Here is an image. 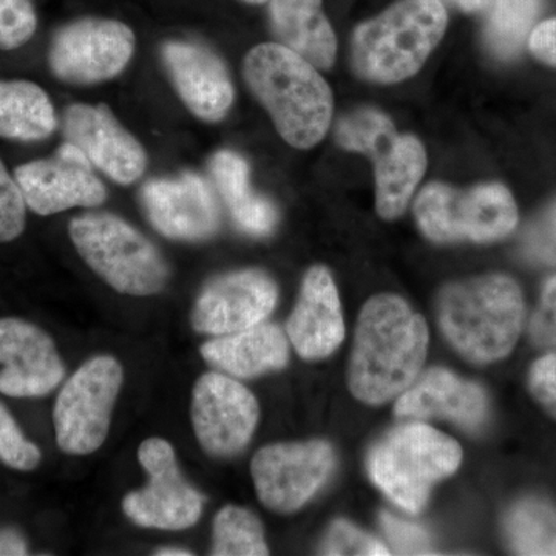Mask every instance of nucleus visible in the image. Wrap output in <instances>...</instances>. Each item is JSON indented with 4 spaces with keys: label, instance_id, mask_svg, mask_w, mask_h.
Masks as SVG:
<instances>
[{
    "label": "nucleus",
    "instance_id": "39",
    "mask_svg": "<svg viewBox=\"0 0 556 556\" xmlns=\"http://www.w3.org/2000/svg\"><path fill=\"white\" fill-rule=\"evenodd\" d=\"M445 2L464 13H479L489 9L493 0H445Z\"/></svg>",
    "mask_w": 556,
    "mask_h": 556
},
{
    "label": "nucleus",
    "instance_id": "7",
    "mask_svg": "<svg viewBox=\"0 0 556 556\" xmlns=\"http://www.w3.org/2000/svg\"><path fill=\"white\" fill-rule=\"evenodd\" d=\"M70 239L94 273L123 294H159L169 280L166 260L141 232L112 214L73 218Z\"/></svg>",
    "mask_w": 556,
    "mask_h": 556
},
{
    "label": "nucleus",
    "instance_id": "35",
    "mask_svg": "<svg viewBox=\"0 0 556 556\" xmlns=\"http://www.w3.org/2000/svg\"><path fill=\"white\" fill-rule=\"evenodd\" d=\"M529 338L538 348H556V276L544 285L529 324Z\"/></svg>",
    "mask_w": 556,
    "mask_h": 556
},
{
    "label": "nucleus",
    "instance_id": "41",
    "mask_svg": "<svg viewBox=\"0 0 556 556\" xmlns=\"http://www.w3.org/2000/svg\"><path fill=\"white\" fill-rule=\"evenodd\" d=\"M243 2L252 3V5H260V3L269 2V0H243Z\"/></svg>",
    "mask_w": 556,
    "mask_h": 556
},
{
    "label": "nucleus",
    "instance_id": "40",
    "mask_svg": "<svg viewBox=\"0 0 556 556\" xmlns=\"http://www.w3.org/2000/svg\"><path fill=\"white\" fill-rule=\"evenodd\" d=\"M155 555L160 556H190V552L185 551V548H178V547H163L159 548V551L155 552Z\"/></svg>",
    "mask_w": 556,
    "mask_h": 556
},
{
    "label": "nucleus",
    "instance_id": "30",
    "mask_svg": "<svg viewBox=\"0 0 556 556\" xmlns=\"http://www.w3.org/2000/svg\"><path fill=\"white\" fill-rule=\"evenodd\" d=\"M40 459V450L22 434L14 417L0 404V460L16 470L30 471Z\"/></svg>",
    "mask_w": 556,
    "mask_h": 556
},
{
    "label": "nucleus",
    "instance_id": "31",
    "mask_svg": "<svg viewBox=\"0 0 556 556\" xmlns=\"http://www.w3.org/2000/svg\"><path fill=\"white\" fill-rule=\"evenodd\" d=\"M321 555H390L386 544L362 532L356 526L338 519L329 526L320 544Z\"/></svg>",
    "mask_w": 556,
    "mask_h": 556
},
{
    "label": "nucleus",
    "instance_id": "37",
    "mask_svg": "<svg viewBox=\"0 0 556 556\" xmlns=\"http://www.w3.org/2000/svg\"><path fill=\"white\" fill-rule=\"evenodd\" d=\"M529 50L541 62L556 67V20L541 22L529 36Z\"/></svg>",
    "mask_w": 556,
    "mask_h": 556
},
{
    "label": "nucleus",
    "instance_id": "23",
    "mask_svg": "<svg viewBox=\"0 0 556 556\" xmlns=\"http://www.w3.org/2000/svg\"><path fill=\"white\" fill-rule=\"evenodd\" d=\"M270 30L318 70H329L338 56V38L321 9V0H269Z\"/></svg>",
    "mask_w": 556,
    "mask_h": 556
},
{
    "label": "nucleus",
    "instance_id": "14",
    "mask_svg": "<svg viewBox=\"0 0 556 556\" xmlns=\"http://www.w3.org/2000/svg\"><path fill=\"white\" fill-rule=\"evenodd\" d=\"M27 207L35 214H60L72 207H97L108 190L91 170L83 150L65 141L53 159L36 160L14 170Z\"/></svg>",
    "mask_w": 556,
    "mask_h": 556
},
{
    "label": "nucleus",
    "instance_id": "4",
    "mask_svg": "<svg viewBox=\"0 0 556 556\" xmlns=\"http://www.w3.org/2000/svg\"><path fill=\"white\" fill-rule=\"evenodd\" d=\"M442 0H397L354 30L351 62L362 79L396 84L415 76L447 31Z\"/></svg>",
    "mask_w": 556,
    "mask_h": 556
},
{
    "label": "nucleus",
    "instance_id": "36",
    "mask_svg": "<svg viewBox=\"0 0 556 556\" xmlns=\"http://www.w3.org/2000/svg\"><path fill=\"white\" fill-rule=\"evenodd\" d=\"M529 388L541 407L556 416V354L541 357L532 365Z\"/></svg>",
    "mask_w": 556,
    "mask_h": 556
},
{
    "label": "nucleus",
    "instance_id": "1",
    "mask_svg": "<svg viewBox=\"0 0 556 556\" xmlns=\"http://www.w3.org/2000/svg\"><path fill=\"white\" fill-rule=\"evenodd\" d=\"M427 350L426 318L397 295H375L358 316L348 365L351 393L368 405L401 396L419 376Z\"/></svg>",
    "mask_w": 556,
    "mask_h": 556
},
{
    "label": "nucleus",
    "instance_id": "17",
    "mask_svg": "<svg viewBox=\"0 0 556 556\" xmlns=\"http://www.w3.org/2000/svg\"><path fill=\"white\" fill-rule=\"evenodd\" d=\"M0 393L9 397H40L65 376L53 339L21 318H0Z\"/></svg>",
    "mask_w": 556,
    "mask_h": 556
},
{
    "label": "nucleus",
    "instance_id": "19",
    "mask_svg": "<svg viewBox=\"0 0 556 556\" xmlns=\"http://www.w3.org/2000/svg\"><path fill=\"white\" fill-rule=\"evenodd\" d=\"M163 61L179 98L197 118L217 123L232 108L233 86L218 54L190 42H167Z\"/></svg>",
    "mask_w": 556,
    "mask_h": 556
},
{
    "label": "nucleus",
    "instance_id": "33",
    "mask_svg": "<svg viewBox=\"0 0 556 556\" xmlns=\"http://www.w3.org/2000/svg\"><path fill=\"white\" fill-rule=\"evenodd\" d=\"M27 223V203L16 178L0 160V243L16 240Z\"/></svg>",
    "mask_w": 556,
    "mask_h": 556
},
{
    "label": "nucleus",
    "instance_id": "10",
    "mask_svg": "<svg viewBox=\"0 0 556 556\" xmlns=\"http://www.w3.org/2000/svg\"><path fill=\"white\" fill-rule=\"evenodd\" d=\"M334 467V450L328 442H289L258 450L251 473L263 506L292 514L316 495Z\"/></svg>",
    "mask_w": 556,
    "mask_h": 556
},
{
    "label": "nucleus",
    "instance_id": "38",
    "mask_svg": "<svg viewBox=\"0 0 556 556\" xmlns=\"http://www.w3.org/2000/svg\"><path fill=\"white\" fill-rule=\"evenodd\" d=\"M27 554V544L21 533L13 529L0 530V556Z\"/></svg>",
    "mask_w": 556,
    "mask_h": 556
},
{
    "label": "nucleus",
    "instance_id": "6",
    "mask_svg": "<svg viewBox=\"0 0 556 556\" xmlns=\"http://www.w3.org/2000/svg\"><path fill=\"white\" fill-rule=\"evenodd\" d=\"M336 141L340 148L364 153L375 163L379 217H401L427 170L422 142L413 135L399 134L390 116L375 108L345 113L336 126Z\"/></svg>",
    "mask_w": 556,
    "mask_h": 556
},
{
    "label": "nucleus",
    "instance_id": "27",
    "mask_svg": "<svg viewBox=\"0 0 556 556\" xmlns=\"http://www.w3.org/2000/svg\"><path fill=\"white\" fill-rule=\"evenodd\" d=\"M508 547L517 555H556V510L538 497L519 501L504 519Z\"/></svg>",
    "mask_w": 556,
    "mask_h": 556
},
{
    "label": "nucleus",
    "instance_id": "12",
    "mask_svg": "<svg viewBox=\"0 0 556 556\" xmlns=\"http://www.w3.org/2000/svg\"><path fill=\"white\" fill-rule=\"evenodd\" d=\"M135 50L134 31L109 20H80L56 31L49 50L51 73L62 83L90 86L118 76Z\"/></svg>",
    "mask_w": 556,
    "mask_h": 556
},
{
    "label": "nucleus",
    "instance_id": "25",
    "mask_svg": "<svg viewBox=\"0 0 556 556\" xmlns=\"http://www.w3.org/2000/svg\"><path fill=\"white\" fill-rule=\"evenodd\" d=\"M56 127L53 102L42 87L31 80H0V138L42 141Z\"/></svg>",
    "mask_w": 556,
    "mask_h": 556
},
{
    "label": "nucleus",
    "instance_id": "15",
    "mask_svg": "<svg viewBox=\"0 0 556 556\" xmlns=\"http://www.w3.org/2000/svg\"><path fill=\"white\" fill-rule=\"evenodd\" d=\"M278 291L268 274L239 270L212 280L197 299L192 325L201 334L226 336L262 324L276 308Z\"/></svg>",
    "mask_w": 556,
    "mask_h": 556
},
{
    "label": "nucleus",
    "instance_id": "32",
    "mask_svg": "<svg viewBox=\"0 0 556 556\" xmlns=\"http://www.w3.org/2000/svg\"><path fill=\"white\" fill-rule=\"evenodd\" d=\"M521 252L536 265L556 266V203L530 223L522 233Z\"/></svg>",
    "mask_w": 556,
    "mask_h": 556
},
{
    "label": "nucleus",
    "instance_id": "29",
    "mask_svg": "<svg viewBox=\"0 0 556 556\" xmlns=\"http://www.w3.org/2000/svg\"><path fill=\"white\" fill-rule=\"evenodd\" d=\"M38 27L31 0H0V50L21 49Z\"/></svg>",
    "mask_w": 556,
    "mask_h": 556
},
{
    "label": "nucleus",
    "instance_id": "13",
    "mask_svg": "<svg viewBox=\"0 0 556 556\" xmlns=\"http://www.w3.org/2000/svg\"><path fill=\"white\" fill-rule=\"evenodd\" d=\"M257 399L237 380L207 372L197 380L192 394L195 437L207 455L229 457L247 447L257 427Z\"/></svg>",
    "mask_w": 556,
    "mask_h": 556
},
{
    "label": "nucleus",
    "instance_id": "2",
    "mask_svg": "<svg viewBox=\"0 0 556 556\" xmlns=\"http://www.w3.org/2000/svg\"><path fill=\"white\" fill-rule=\"evenodd\" d=\"M243 75L292 148H314L328 134L334 110L331 89L305 58L278 42L260 43L244 58Z\"/></svg>",
    "mask_w": 556,
    "mask_h": 556
},
{
    "label": "nucleus",
    "instance_id": "18",
    "mask_svg": "<svg viewBox=\"0 0 556 556\" xmlns=\"http://www.w3.org/2000/svg\"><path fill=\"white\" fill-rule=\"evenodd\" d=\"M141 197L150 223L167 239L206 240L218 230L217 201L200 175L155 179L142 188Z\"/></svg>",
    "mask_w": 556,
    "mask_h": 556
},
{
    "label": "nucleus",
    "instance_id": "11",
    "mask_svg": "<svg viewBox=\"0 0 556 556\" xmlns=\"http://www.w3.org/2000/svg\"><path fill=\"white\" fill-rule=\"evenodd\" d=\"M138 459L150 475L149 484L124 497V514L148 529L182 530L197 525L204 496L182 478L169 442L148 439L138 450Z\"/></svg>",
    "mask_w": 556,
    "mask_h": 556
},
{
    "label": "nucleus",
    "instance_id": "3",
    "mask_svg": "<svg viewBox=\"0 0 556 556\" xmlns=\"http://www.w3.org/2000/svg\"><path fill=\"white\" fill-rule=\"evenodd\" d=\"M438 320L460 356L478 365L493 364L517 345L525 299L517 281L503 274L467 278L442 289Z\"/></svg>",
    "mask_w": 556,
    "mask_h": 556
},
{
    "label": "nucleus",
    "instance_id": "20",
    "mask_svg": "<svg viewBox=\"0 0 556 556\" xmlns=\"http://www.w3.org/2000/svg\"><path fill=\"white\" fill-rule=\"evenodd\" d=\"M394 415L407 420H450L464 430L478 431L489 416V401L477 383L448 369L431 368L399 396Z\"/></svg>",
    "mask_w": 556,
    "mask_h": 556
},
{
    "label": "nucleus",
    "instance_id": "9",
    "mask_svg": "<svg viewBox=\"0 0 556 556\" xmlns=\"http://www.w3.org/2000/svg\"><path fill=\"white\" fill-rule=\"evenodd\" d=\"M121 386L123 368L110 356L90 358L67 380L53 412L62 452L90 455L104 444Z\"/></svg>",
    "mask_w": 556,
    "mask_h": 556
},
{
    "label": "nucleus",
    "instance_id": "34",
    "mask_svg": "<svg viewBox=\"0 0 556 556\" xmlns=\"http://www.w3.org/2000/svg\"><path fill=\"white\" fill-rule=\"evenodd\" d=\"M380 525L388 543L397 555H433V544L427 530L404 519L393 517L388 511L380 514Z\"/></svg>",
    "mask_w": 556,
    "mask_h": 556
},
{
    "label": "nucleus",
    "instance_id": "28",
    "mask_svg": "<svg viewBox=\"0 0 556 556\" xmlns=\"http://www.w3.org/2000/svg\"><path fill=\"white\" fill-rule=\"evenodd\" d=\"M269 548L262 522L252 511L237 506H226L218 511L212 530V555L263 556Z\"/></svg>",
    "mask_w": 556,
    "mask_h": 556
},
{
    "label": "nucleus",
    "instance_id": "16",
    "mask_svg": "<svg viewBox=\"0 0 556 556\" xmlns=\"http://www.w3.org/2000/svg\"><path fill=\"white\" fill-rule=\"evenodd\" d=\"M62 130L65 141L83 150L87 160L113 181L131 185L144 174V148L105 105H70L62 118Z\"/></svg>",
    "mask_w": 556,
    "mask_h": 556
},
{
    "label": "nucleus",
    "instance_id": "26",
    "mask_svg": "<svg viewBox=\"0 0 556 556\" xmlns=\"http://www.w3.org/2000/svg\"><path fill=\"white\" fill-rule=\"evenodd\" d=\"M543 0H493L486 9L484 42L493 56L514 60L521 53L540 16Z\"/></svg>",
    "mask_w": 556,
    "mask_h": 556
},
{
    "label": "nucleus",
    "instance_id": "24",
    "mask_svg": "<svg viewBox=\"0 0 556 556\" xmlns=\"http://www.w3.org/2000/svg\"><path fill=\"white\" fill-rule=\"evenodd\" d=\"M208 169L236 225L249 236H269L277 225V211L251 189L247 161L239 153L219 150L212 156Z\"/></svg>",
    "mask_w": 556,
    "mask_h": 556
},
{
    "label": "nucleus",
    "instance_id": "22",
    "mask_svg": "<svg viewBox=\"0 0 556 556\" xmlns=\"http://www.w3.org/2000/svg\"><path fill=\"white\" fill-rule=\"evenodd\" d=\"M200 351L211 367L241 379L257 378L287 367L289 358L285 332L277 325L263 321L243 331L208 340Z\"/></svg>",
    "mask_w": 556,
    "mask_h": 556
},
{
    "label": "nucleus",
    "instance_id": "21",
    "mask_svg": "<svg viewBox=\"0 0 556 556\" xmlns=\"http://www.w3.org/2000/svg\"><path fill=\"white\" fill-rule=\"evenodd\" d=\"M287 332L299 356L305 361L331 356L345 339L338 288L325 266H314L303 278Z\"/></svg>",
    "mask_w": 556,
    "mask_h": 556
},
{
    "label": "nucleus",
    "instance_id": "8",
    "mask_svg": "<svg viewBox=\"0 0 556 556\" xmlns=\"http://www.w3.org/2000/svg\"><path fill=\"white\" fill-rule=\"evenodd\" d=\"M415 218L434 243H493L515 229L518 208L510 190L497 182L468 190L431 182L417 195Z\"/></svg>",
    "mask_w": 556,
    "mask_h": 556
},
{
    "label": "nucleus",
    "instance_id": "5",
    "mask_svg": "<svg viewBox=\"0 0 556 556\" xmlns=\"http://www.w3.org/2000/svg\"><path fill=\"white\" fill-rule=\"evenodd\" d=\"M460 460L463 450L455 439L413 422L380 439L367 464L371 481L396 506L417 514L426 507L433 485L455 473Z\"/></svg>",
    "mask_w": 556,
    "mask_h": 556
}]
</instances>
